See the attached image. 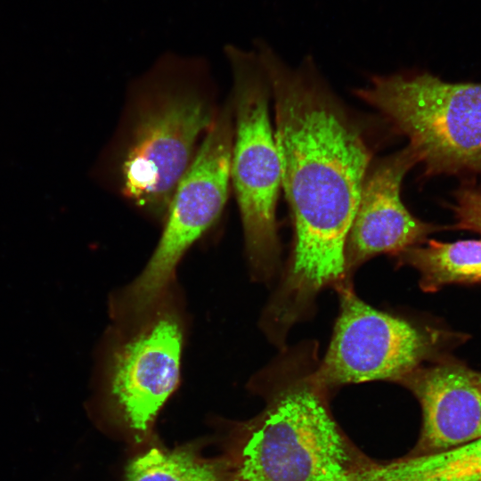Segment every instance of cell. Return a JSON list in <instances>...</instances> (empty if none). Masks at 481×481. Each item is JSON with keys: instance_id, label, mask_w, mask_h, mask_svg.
Listing matches in <instances>:
<instances>
[{"instance_id": "cell-1", "label": "cell", "mask_w": 481, "mask_h": 481, "mask_svg": "<svg viewBox=\"0 0 481 481\" xmlns=\"http://www.w3.org/2000/svg\"><path fill=\"white\" fill-rule=\"evenodd\" d=\"M255 50L273 99L281 183L294 226L289 258L265 312L290 329L322 289L348 281L346 245L372 152L312 60L294 69L263 41Z\"/></svg>"}, {"instance_id": "cell-2", "label": "cell", "mask_w": 481, "mask_h": 481, "mask_svg": "<svg viewBox=\"0 0 481 481\" xmlns=\"http://www.w3.org/2000/svg\"><path fill=\"white\" fill-rule=\"evenodd\" d=\"M220 107L205 59L161 55L129 85L99 165L103 181L137 210L164 221Z\"/></svg>"}, {"instance_id": "cell-3", "label": "cell", "mask_w": 481, "mask_h": 481, "mask_svg": "<svg viewBox=\"0 0 481 481\" xmlns=\"http://www.w3.org/2000/svg\"><path fill=\"white\" fill-rule=\"evenodd\" d=\"M314 355L312 346L273 368L267 404L247 429L232 481H341L373 461L333 418Z\"/></svg>"}, {"instance_id": "cell-4", "label": "cell", "mask_w": 481, "mask_h": 481, "mask_svg": "<svg viewBox=\"0 0 481 481\" xmlns=\"http://www.w3.org/2000/svg\"><path fill=\"white\" fill-rule=\"evenodd\" d=\"M355 94L406 136L426 176L481 174V83L398 73L374 76Z\"/></svg>"}, {"instance_id": "cell-5", "label": "cell", "mask_w": 481, "mask_h": 481, "mask_svg": "<svg viewBox=\"0 0 481 481\" xmlns=\"http://www.w3.org/2000/svg\"><path fill=\"white\" fill-rule=\"evenodd\" d=\"M231 68L233 138L231 183L239 206L251 269L262 280L278 265L280 243L275 210L281 168L269 118V83L255 49L227 45Z\"/></svg>"}, {"instance_id": "cell-6", "label": "cell", "mask_w": 481, "mask_h": 481, "mask_svg": "<svg viewBox=\"0 0 481 481\" xmlns=\"http://www.w3.org/2000/svg\"><path fill=\"white\" fill-rule=\"evenodd\" d=\"M232 138V106L227 97L175 188L155 251L117 297L125 313L143 314L167 294L183 255L221 215L231 185Z\"/></svg>"}, {"instance_id": "cell-7", "label": "cell", "mask_w": 481, "mask_h": 481, "mask_svg": "<svg viewBox=\"0 0 481 481\" xmlns=\"http://www.w3.org/2000/svg\"><path fill=\"white\" fill-rule=\"evenodd\" d=\"M340 311L317 381L327 390L374 380L399 382L424 362L435 358L440 335L370 306L348 282L337 289Z\"/></svg>"}, {"instance_id": "cell-8", "label": "cell", "mask_w": 481, "mask_h": 481, "mask_svg": "<svg viewBox=\"0 0 481 481\" xmlns=\"http://www.w3.org/2000/svg\"><path fill=\"white\" fill-rule=\"evenodd\" d=\"M167 296L113 343L105 363L111 404L137 438L175 390L183 346L181 316Z\"/></svg>"}, {"instance_id": "cell-9", "label": "cell", "mask_w": 481, "mask_h": 481, "mask_svg": "<svg viewBox=\"0 0 481 481\" xmlns=\"http://www.w3.org/2000/svg\"><path fill=\"white\" fill-rule=\"evenodd\" d=\"M417 163L407 146L366 175L346 245L347 275L376 255H397L425 243L429 234L449 229L420 220L401 200L403 178Z\"/></svg>"}, {"instance_id": "cell-10", "label": "cell", "mask_w": 481, "mask_h": 481, "mask_svg": "<svg viewBox=\"0 0 481 481\" xmlns=\"http://www.w3.org/2000/svg\"><path fill=\"white\" fill-rule=\"evenodd\" d=\"M398 383L422 410L412 454L451 450L481 437V372L450 356L420 365Z\"/></svg>"}, {"instance_id": "cell-11", "label": "cell", "mask_w": 481, "mask_h": 481, "mask_svg": "<svg viewBox=\"0 0 481 481\" xmlns=\"http://www.w3.org/2000/svg\"><path fill=\"white\" fill-rule=\"evenodd\" d=\"M397 254L398 263L415 268L420 286L435 292L448 284L481 283V240L441 242L428 240Z\"/></svg>"}, {"instance_id": "cell-12", "label": "cell", "mask_w": 481, "mask_h": 481, "mask_svg": "<svg viewBox=\"0 0 481 481\" xmlns=\"http://www.w3.org/2000/svg\"><path fill=\"white\" fill-rule=\"evenodd\" d=\"M220 464L202 458L192 448H151L126 468V481H221Z\"/></svg>"}, {"instance_id": "cell-13", "label": "cell", "mask_w": 481, "mask_h": 481, "mask_svg": "<svg viewBox=\"0 0 481 481\" xmlns=\"http://www.w3.org/2000/svg\"><path fill=\"white\" fill-rule=\"evenodd\" d=\"M418 455L423 481H481V437L451 450Z\"/></svg>"}, {"instance_id": "cell-14", "label": "cell", "mask_w": 481, "mask_h": 481, "mask_svg": "<svg viewBox=\"0 0 481 481\" xmlns=\"http://www.w3.org/2000/svg\"><path fill=\"white\" fill-rule=\"evenodd\" d=\"M454 196L452 209L455 222L450 229L468 230L481 235V189L475 183L466 182Z\"/></svg>"}, {"instance_id": "cell-15", "label": "cell", "mask_w": 481, "mask_h": 481, "mask_svg": "<svg viewBox=\"0 0 481 481\" xmlns=\"http://www.w3.org/2000/svg\"><path fill=\"white\" fill-rule=\"evenodd\" d=\"M341 481H416L409 455L386 462L373 461Z\"/></svg>"}]
</instances>
